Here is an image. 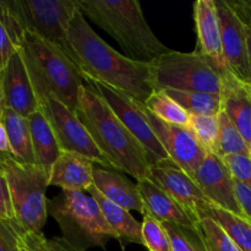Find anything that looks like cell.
Segmentation results:
<instances>
[{
    "label": "cell",
    "instance_id": "44dd1931",
    "mask_svg": "<svg viewBox=\"0 0 251 251\" xmlns=\"http://www.w3.org/2000/svg\"><path fill=\"white\" fill-rule=\"evenodd\" d=\"M87 193L97 201L105 221L113 229V232L117 234L118 239L144 245L142 243V225L130 215V211L120 207L117 203L104 198L95 188V185L91 186Z\"/></svg>",
    "mask_w": 251,
    "mask_h": 251
},
{
    "label": "cell",
    "instance_id": "5bb4252c",
    "mask_svg": "<svg viewBox=\"0 0 251 251\" xmlns=\"http://www.w3.org/2000/svg\"><path fill=\"white\" fill-rule=\"evenodd\" d=\"M193 178L206 198L217 207L244 216L235 194L234 178L223 158L218 154L207 153Z\"/></svg>",
    "mask_w": 251,
    "mask_h": 251
},
{
    "label": "cell",
    "instance_id": "9c48e42d",
    "mask_svg": "<svg viewBox=\"0 0 251 251\" xmlns=\"http://www.w3.org/2000/svg\"><path fill=\"white\" fill-rule=\"evenodd\" d=\"M38 102L39 109L44 113L55 132L61 151L76 152L93 163L114 169L75 112L51 96H44Z\"/></svg>",
    "mask_w": 251,
    "mask_h": 251
},
{
    "label": "cell",
    "instance_id": "1f68e13d",
    "mask_svg": "<svg viewBox=\"0 0 251 251\" xmlns=\"http://www.w3.org/2000/svg\"><path fill=\"white\" fill-rule=\"evenodd\" d=\"M199 227L202 233L207 251H242L225 229L212 218H202Z\"/></svg>",
    "mask_w": 251,
    "mask_h": 251
},
{
    "label": "cell",
    "instance_id": "8992f818",
    "mask_svg": "<svg viewBox=\"0 0 251 251\" xmlns=\"http://www.w3.org/2000/svg\"><path fill=\"white\" fill-rule=\"evenodd\" d=\"M0 168L9 185L15 222L25 232L42 233L48 218L49 171L20 162L11 153H0Z\"/></svg>",
    "mask_w": 251,
    "mask_h": 251
},
{
    "label": "cell",
    "instance_id": "f1b7e54d",
    "mask_svg": "<svg viewBox=\"0 0 251 251\" xmlns=\"http://www.w3.org/2000/svg\"><path fill=\"white\" fill-rule=\"evenodd\" d=\"M188 129L207 153L217 154L220 134L217 115H191Z\"/></svg>",
    "mask_w": 251,
    "mask_h": 251
},
{
    "label": "cell",
    "instance_id": "e575fe53",
    "mask_svg": "<svg viewBox=\"0 0 251 251\" xmlns=\"http://www.w3.org/2000/svg\"><path fill=\"white\" fill-rule=\"evenodd\" d=\"M229 6L242 21L244 27L245 41L248 47V55L251 68V0H227Z\"/></svg>",
    "mask_w": 251,
    "mask_h": 251
},
{
    "label": "cell",
    "instance_id": "4316f807",
    "mask_svg": "<svg viewBox=\"0 0 251 251\" xmlns=\"http://www.w3.org/2000/svg\"><path fill=\"white\" fill-rule=\"evenodd\" d=\"M145 107L162 122L188 127L191 114L164 91H154L145 103Z\"/></svg>",
    "mask_w": 251,
    "mask_h": 251
},
{
    "label": "cell",
    "instance_id": "2e32d148",
    "mask_svg": "<svg viewBox=\"0 0 251 251\" xmlns=\"http://www.w3.org/2000/svg\"><path fill=\"white\" fill-rule=\"evenodd\" d=\"M198 46L196 51L202 54L220 75L228 70L222 49L220 19L215 0H198L194 4Z\"/></svg>",
    "mask_w": 251,
    "mask_h": 251
},
{
    "label": "cell",
    "instance_id": "ab89813d",
    "mask_svg": "<svg viewBox=\"0 0 251 251\" xmlns=\"http://www.w3.org/2000/svg\"><path fill=\"white\" fill-rule=\"evenodd\" d=\"M19 251H34V250L31 249L29 247H27L25 243H22V240L20 239V235H19Z\"/></svg>",
    "mask_w": 251,
    "mask_h": 251
},
{
    "label": "cell",
    "instance_id": "d6986e66",
    "mask_svg": "<svg viewBox=\"0 0 251 251\" xmlns=\"http://www.w3.org/2000/svg\"><path fill=\"white\" fill-rule=\"evenodd\" d=\"M93 162L76 152L61 151L49 171V186L63 191H85L93 186Z\"/></svg>",
    "mask_w": 251,
    "mask_h": 251
},
{
    "label": "cell",
    "instance_id": "ba28073f",
    "mask_svg": "<svg viewBox=\"0 0 251 251\" xmlns=\"http://www.w3.org/2000/svg\"><path fill=\"white\" fill-rule=\"evenodd\" d=\"M7 2L24 31L32 32L60 48L77 65L69 41L70 24L78 10L76 0H7Z\"/></svg>",
    "mask_w": 251,
    "mask_h": 251
},
{
    "label": "cell",
    "instance_id": "8fae6325",
    "mask_svg": "<svg viewBox=\"0 0 251 251\" xmlns=\"http://www.w3.org/2000/svg\"><path fill=\"white\" fill-rule=\"evenodd\" d=\"M150 179L176 199L199 222L210 208L216 206L206 198L193 176L179 168L172 159L152 164Z\"/></svg>",
    "mask_w": 251,
    "mask_h": 251
},
{
    "label": "cell",
    "instance_id": "74e56055",
    "mask_svg": "<svg viewBox=\"0 0 251 251\" xmlns=\"http://www.w3.org/2000/svg\"><path fill=\"white\" fill-rule=\"evenodd\" d=\"M235 194L243 213L251 222V190L248 186L235 181Z\"/></svg>",
    "mask_w": 251,
    "mask_h": 251
},
{
    "label": "cell",
    "instance_id": "83f0119b",
    "mask_svg": "<svg viewBox=\"0 0 251 251\" xmlns=\"http://www.w3.org/2000/svg\"><path fill=\"white\" fill-rule=\"evenodd\" d=\"M218 117V149L217 154L223 158L234 154H247L249 156V145L243 137L242 132L228 119L227 115L221 112Z\"/></svg>",
    "mask_w": 251,
    "mask_h": 251
},
{
    "label": "cell",
    "instance_id": "603a6c76",
    "mask_svg": "<svg viewBox=\"0 0 251 251\" xmlns=\"http://www.w3.org/2000/svg\"><path fill=\"white\" fill-rule=\"evenodd\" d=\"M1 122L6 130L7 139H9L10 153L20 162L36 164L28 119L17 114L16 112L9 108H4Z\"/></svg>",
    "mask_w": 251,
    "mask_h": 251
},
{
    "label": "cell",
    "instance_id": "277c9868",
    "mask_svg": "<svg viewBox=\"0 0 251 251\" xmlns=\"http://www.w3.org/2000/svg\"><path fill=\"white\" fill-rule=\"evenodd\" d=\"M21 50L38 100L51 96L76 113L85 78L75 61L29 31H25Z\"/></svg>",
    "mask_w": 251,
    "mask_h": 251
},
{
    "label": "cell",
    "instance_id": "9a60e30c",
    "mask_svg": "<svg viewBox=\"0 0 251 251\" xmlns=\"http://www.w3.org/2000/svg\"><path fill=\"white\" fill-rule=\"evenodd\" d=\"M220 19L222 49L228 70L239 80L250 83L251 68L242 21L227 0H215Z\"/></svg>",
    "mask_w": 251,
    "mask_h": 251
},
{
    "label": "cell",
    "instance_id": "4dcf8cb0",
    "mask_svg": "<svg viewBox=\"0 0 251 251\" xmlns=\"http://www.w3.org/2000/svg\"><path fill=\"white\" fill-rule=\"evenodd\" d=\"M142 243L149 251H172L171 239L163 223L145 212L142 220Z\"/></svg>",
    "mask_w": 251,
    "mask_h": 251
},
{
    "label": "cell",
    "instance_id": "7bdbcfd3",
    "mask_svg": "<svg viewBox=\"0 0 251 251\" xmlns=\"http://www.w3.org/2000/svg\"><path fill=\"white\" fill-rule=\"evenodd\" d=\"M249 85H250V86H251V81H250V83H249Z\"/></svg>",
    "mask_w": 251,
    "mask_h": 251
},
{
    "label": "cell",
    "instance_id": "ffe728a7",
    "mask_svg": "<svg viewBox=\"0 0 251 251\" xmlns=\"http://www.w3.org/2000/svg\"><path fill=\"white\" fill-rule=\"evenodd\" d=\"M93 185L104 198L127 211H137L145 215V205L136 184L117 172L95 168Z\"/></svg>",
    "mask_w": 251,
    "mask_h": 251
},
{
    "label": "cell",
    "instance_id": "8d00e7d4",
    "mask_svg": "<svg viewBox=\"0 0 251 251\" xmlns=\"http://www.w3.org/2000/svg\"><path fill=\"white\" fill-rule=\"evenodd\" d=\"M0 218L6 221H15L9 185H7L6 178H5L1 168H0Z\"/></svg>",
    "mask_w": 251,
    "mask_h": 251
},
{
    "label": "cell",
    "instance_id": "f546056e",
    "mask_svg": "<svg viewBox=\"0 0 251 251\" xmlns=\"http://www.w3.org/2000/svg\"><path fill=\"white\" fill-rule=\"evenodd\" d=\"M163 226L171 239L172 251H207L200 227L189 228L173 223Z\"/></svg>",
    "mask_w": 251,
    "mask_h": 251
},
{
    "label": "cell",
    "instance_id": "484cf974",
    "mask_svg": "<svg viewBox=\"0 0 251 251\" xmlns=\"http://www.w3.org/2000/svg\"><path fill=\"white\" fill-rule=\"evenodd\" d=\"M164 92L191 115H218L222 112L220 93L176 90H164Z\"/></svg>",
    "mask_w": 251,
    "mask_h": 251
},
{
    "label": "cell",
    "instance_id": "b9f144b4",
    "mask_svg": "<svg viewBox=\"0 0 251 251\" xmlns=\"http://www.w3.org/2000/svg\"><path fill=\"white\" fill-rule=\"evenodd\" d=\"M249 157L251 158V139H250V142H249Z\"/></svg>",
    "mask_w": 251,
    "mask_h": 251
},
{
    "label": "cell",
    "instance_id": "d6a6232c",
    "mask_svg": "<svg viewBox=\"0 0 251 251\" xmlns=\"http://www.w3.org/2000/svg\"><path fill=\"white\" fill-rule=\"evenodd\" d=\"M20 239L22 243L29 247L34 251H80L71 247L63 238H53L47 239L43 233H28L25 232L20 227Z\"/></svg>",
    "mask_w": 251,
    "mask_h": 251
},
{
    "label": "cell",
    "instance_id": "ac0fdd59",
    "mask_svg": "<svg viewBox=\"0 0 251 251\" xmlns=\"http://www.w3.org/2000/svg\"><path fill=\"white\" fill-rule=\"evenodd\" d=\"M136 185L144 201L145 211L153 216L159 222L199 228L200 222L196 221L176 199L172 198L151 179L146 178L139 180Z\"/></svg>",
    "mask_w": 251,
    "mask_h": 251
},
{
    "label": "cell",
    "instance_id": "836d02e7",
    "mask_svg": "<svg viewBox=\"0 0 251 251\" xmlns=\"http://www.w3.org/2000/svg\"><path fill=\"white\" fill-rule=\"evenodd\" d=\"M235 181L248 186L251 190V158L247 154L223 157Z\"/></svg>",
    "mask_w": 251,
    "mask_h": 251
},
{
    "label": "cell",
    "instance_id": "5b68a950",
    "mask_svg": "<svg viewBox=\"0 0 251 251\" xmlns=\"http://www.w3.org/2000/svg\"><path fill=\"white\" fill-rule=\"evenodd\" d=\"M48 216L61 230V238L80 251L103 248L117 234L105 221L97 201L85 191H63L49 199Z\"/></svg>",
    "mask_w": 251,
    "mask_h": 251
},
{
    "label": "cell",
    "instance_id": "7a4b0ae2",
    "mask_svg": "<svg viewBox=\"0 0 251 251\" xmlns=\"http://www.w3.org/2000/svg\"><path fill=\"white\" fill-rule=\"evenodd\" d=\"M76 114L113 168L136 181L150 178L147 152L90 83L81 88Z\"/></svg>",
    "mask_w": 251,
    "mask_h": 251
},
{
    "label": "cell",
    "instance_id": "f35d334b",
    "mask_svg": "<svg viewBox=\"0 0 251 251\" xmlns=\"http://www.w3.org/2000/svg\"><path fill=\"white\" fill-rule=\"evenodd\" d=\"M0 153H10L9 139L1 119H0Z\"/></svg>",
    "mask_w": 251,
    "mask_h": 251
},
{
    "label": "cell",
    "instance_id": "4fadbf2b",
    "mask_svg": "<svg viewBox=\"0 0 251 251\" xmlns=\"http://www.w3.org/2000/svg\"><path fill=\"white\" fill-rule=\"evenodd\" d=\"M0 85L4 108H9L25 118L39 109L38 98L21 47L4 68L0 69Z\"/></svg>",
    "mask_w": 251,
    "mask_h": 251
},
{
    "label": "cell",
    "instance_id": "7402d4cb",
    "mask_svg": "<svg viewBox=\"0 0 251 251\" xmlns=\"http://www.w3.org/2000/svg\"><path fill=\"white\" fill-rule=\"evenodd\" d=\"M27 119H28L29 131H31L36 164L50 171L51 166L58 159L61 152L55 132L41 109L32 113Z\"/></svg>",
    "mask_w": 251,
    "mask_h": 251
},
{
    "label": "cell",
    "instance_id": "cb8c5ba5",
    "mask_svg": "<svg viewBox=\"0 0 251 251\" xmlns=\"http://www.w3.org/2000/svg\"><path fill=\"white\" fill-rule=\"evenodd\" d=\"M24 33L7 0H0V69L19 50Z\"/></svg>",
    "mask_w": 251,
    "mask_h": 251
},
{
    "label": "cell",
    "instance_id": "52a82bcc",
    "mask_svg": "<svg viewBox=\"0 0 251 251\" xmlns=\"http://www.w3.org/2000/svg\"><path fill=\"white\" fill-rule=\"evenodd\" d=\"M154 91H201L220 93L222 78L199 51L171 50L151 63Z\"/></svg>",
    "mask_w": 251,
    "mask_h": 251
},
{
    "label": "cell",
    "instance_id": "d4e9b609",
    "mask_svg": "<svg viewBox=\"0 0 251 251\" xmlns=\"http://www.w3.org/2000/svg\"><path fill=\"white\" fill-rule=\"evenodd\" d=\"M205 217L215 220L240 250L251 251V222L247 217L217 206L210 208L202 218Z\"/></svg>",
    "mask_w": 251,
    "mask_h": 251
},
{
    "label": "cell",
    "instance_id": "d590c367",
    "mask_svg": "<svg viewBox=\"0 0 251 251\" xmlns=\"http://www.w3.org/2000/svg\"><path fill=\"white\" fill-rule=\"evenodd\" d=\"M20 226L0 218V251H19Z\"/></svg>",
    "mask_w": 251,
    "mask_h": 251
},
{
    "label": "cell",
    "instance_id": "6da1fadb",
    "mask_svg": "<svg viewBox=\"0 0 251 251\" xmlns=\"http://www.w3.org/2000/svg\"><path fill=\"white\" fill-rule=\"evenodd\" d=\"M69 41L85 80L97 81L145 104L154 92L150 63L132 60L107 44L80 9L69 28Z\"/></svg>",
    "mask_w": 251,
    "mask_h": 251
},
{
    "label": "cell",
    "instance_id": "60d3db41",
    "mask_svg": "<svg viewBox=\"0 0 251 251\" xmlns=\"http://www.w3.org/2000/svg\"><path fill=\"white\" fill-rule=\"evenodd\" d=\"M2 110H4V103H2V93H1V85H0V119H1Z\"/></svg>",
    "mask_w": 251,
    "mask_h": 251
},
{
    "label": "cell",
    "instance_id": "30bf717a",
    "mask_svg": "<svg viewBox=\"0 0 251 251\" xmlns=\"http://www.w3.org/2000/svg\"><path fill=\"white\" fill-rule=\"evenodd\" d=\"M85 81L90 83L104 98L105 102L109 104V107L117 114V117L122 120L126 129L142 145L145 151L147 152L151 166L171 159L164 147L157 139L149 120L145 117L144 110L141 108L142 103H139L134 98L129 97V96L124 95L120 91L104 85V83L91 80Z\"/></svg>",
    "mask_w": 251,
    "mask_h": 251
},
{
    "label": "cell",
    "instance_id": "e0dca14e",
    "mask_svg": "<svg viewBox=\"0 0 251 251\" xmlns=\"http://www.w3.org/2000/svg\"><path fill=\"white\" fill-rule=\"evenodd\" d=\"M222 78V112L242 132L249 145L251 139V86L239 80L229 70L221 75Z\"/></svg>",
    "mask_w": 251,
    "mask_h": 251
},
{
    "label": "cell",
    "instance_id": "7c38bea8",
    "mask_svg": "<svg viewBox=\"0 0 251 251\" xmlns=\"http://www.w3.org/2000/svg\"><path fill=\"white\" fill-rule=\"evenodd\" d=\"M141 108L169 158L186 174L193 176L196 169L206 158L207 152L199 144L190 129L162 122L156 115L152 114L145 104H141Z\"/></svg>",
    "mask_w": 251,
    "mask_h": 251
},
{
    "label": "cell",
    "instance_id": "3957f363",
    "mask_svg": "<svg viewBox=\"0 0 251 251\" xmlns=\"http://www.w3.org/2000/svg\"><path fill=\"white\" fill-rule=\"evenodd\" d=\"M76 2L83 16L110 34L127 58L151 64L171 51L153 33L136 0H76Z\"/></svg>",
    "mask_w": 251,
    "mask_h": 251
}]
</instances>
